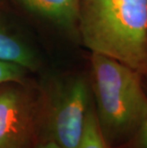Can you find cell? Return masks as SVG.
Returning <instances> with one entry per match:
<instances>
[{"mask_svg":"<svg viewBox=\"0 0 147 148\" xmlns=\"http://www.w3.org/2000/svg\"><path fill=\"white\" fill-rule=\"evenodd\" d=\"M77 29L91 53L147 75V0H80Z\"/></svg>","mask_w":147,"mask_h":148,"instance_id":"6da1fadb","label":"cell"},{"mask_svg":"<svg viewBox=\"0 0 147 148\" xmlns=\"http://www.w3.org/2000/svg\"><path fill=\"white\" fill-rule=\"evenodd\" d=\"M91 75L96 115L107 141L139 131L147 119L142 74L112 58L92 53Z\"/></svg>","mask_w":147,"mask_h":148,"instance_id":"7a4b0ae2","label":"cell"},{"mask_svg":"<svg viewBox=\"0 0 147 148\" xmlns=\"http://www.w3.org/2000/svg\"><path fill=\"white\" fill-rule=\"evenodd\" d=\"M90 106L89 84L84 77L75 75L52 84L40 108L39 127L45 140L77 148Z\"/></svg>","mask_w":147,"mask_h":148,"instance_id":"3957f363","label":"cell"},{"mask_svg":"<svg viewBox=\"0 0 147 148\" xmlns=\"http://www.w3.org/2000/svg\"><path fill=\"white\" fill-rule=\"evenodd\" d=\"M22 83L0 85V148H30L39 126L40 106Z\"/></svg>","mask_w":147,"mask_h":148,"instance_id":"277c9868","label":"cell"},{"mask_svg":"<svg viewBox=\"0 0 147 148\" xmlns=\"http://www.w3.org/2000/svg\"><path fill=\"white\" fill-rule=\"evenodd\" d=\"M28 12L64 29L77 27L80 0H14Z\"/></svg>","mask_w":147,"mask_h":148,"instance_id":"5b68a950","label":"cell"},{"mask_svg":"<svg viewBox=\"0 0 147 148\" xmlns=\"http://www.w3.org/2000/svg\"><path fill=\"white\" fill-rule=\"evenodd\" d=\"M0 61L19 65L27 71H34L37 68V59L32 50L21 40L1 28Z\"/></svg>","mask_w":147,"mask_h":148,"instance_id":"8992f818","label":"cell"},{"mask_svg":"<svg viewBox=\"0 0 147 148\" xmlns=\"http://www.w3.org/2000/svg\"><path fill=\"white\" fill-rule=\"evenodd\" d=\"M77 148H109L92 105L87 113L83 135Z\"/></svg>","mask_w":147,"mask_h":148,"instance_id":"52a82bcc","label":"cell"},{"mask_svg":"<svg viewBox=\"0 0 147 148\" xmlns=\"http://www.w3.org/2000/svg\"><path fill=\"white\" fill-rule=\"evenodd\" d=\"M27 70L19 65L0 61V85L8 82H23Z\"/></svg>","mask_w":147,"mask_h":148,"instance_id":"ba28073f","label":"cell"},{"mask_svg":"<svg viewBox=\"0 0 147 148\" xmlns=\"http://www.w3.org/2000/svg\"><path fill=\"white\" fill-rule=\"evenodd\" d=\"M139 143L143 148H147V119L143 122L139 129Z\"/></svg>","mask_w":147,"mask_h":148,"instance_id":"9c48e42d","label":"cell"},{"mask_svg":"<svg viewBox=\"0 0 147 148\" xmlns=\"http://www.w3.org/2000/svg\"><path fill=\"white\" fill-rule=\"evenodd\" d=\"M37 148H62V147L59 146L57 143H55V141L45 140L43 143H41L40 145H38V147H37Z\"/></svg>","mask_w":147,"mask_h":148,"instance_id":"30bf717a","label":"cell"}]
</instances>
